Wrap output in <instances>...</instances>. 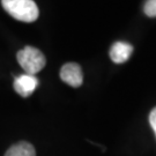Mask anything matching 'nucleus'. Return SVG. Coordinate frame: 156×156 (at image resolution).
<instances>
[{
  "instance_id": "1",
  "label": "nucleus",
  "mask_w": 156,
  "mask_h": 156,
  "mask_svg": "<svg viewBox=\"0 0 156 156\" xmlns=\"http://www.w3.org/2000/svg\"><path fill=\"white\" fill-rule=\"evenodd\" d=\"M1 5L12 17L26 23L38 19L39 11L34 0H1Z\"/></svg>"
},
{
  "instance_id": "2",
  "label": "nucleus",
  "mask_w": 156,
  "mask_h": 156,
  "mask_svg": "<svg viewBox=\"0 0 156 156\" xmlns=\"http://www.w3.org/2000/svg\"><path fill=\"white\" fill-rule=\"evenodd\" d=\"M17 62L24 69L26 74L35 75L44 68L46 64L44 55L34 46H26L20 50L16 55Z\"/></svg>"
},
{
  "instance_id": "3",
  "label": "nucleus",
  "mask_w": 156,
  "mask_h": 156,
  "mask_svg": "<svg viewBox=\"0 0 156 156\" xmlns=\"http://www.w3.org/2000/svg\"><path fill=\"white\" fill-rule=\"evenodd\" d=\"M60 79L71 87H80L83 82V74L80 65L75 62L65 64L60 69Z\"/></svg>"
},
{
  "instance_id": "4",
  "label": "nucleus",
  "mask_w": 156,
  "mask_h": 156,
  "mask_svg": "<svg viewBox=\"0 0 156 156\" xmlns=\"http://www.w3.org/2000/svg\"><path fill=\"white\" fill-rule=\"evenodd\" d=\"M38 86V79L35 75L22 74L14 80V89L22 97H29Z\"/></svg>"
},
{
  "instance_id": "5",
  "label": "nucleus",
  "mask_w": 156,
  "mask_h": 156,
  "mask_svg": "<svg viewBox=\"0 0 156 156\" xmlns=\"http://www.w3.org/2000/svg\"><path fill=\"white\" fill-rule=\"evenodd\" d=\"M133 46L126 42H116L110 49V58L115 64H123L132 56Z\"/></svg>"
},
{
  "instance_id": "6",
  "label": "nucleus",
  "mask_w": 156,
  "mask_h": 156,
  "mask_svg": "<svg viewBox=\"0 0 156 156\" xmlns=\"http://www.w3.org/2000/svg\"><path fill=\"white\" fill-rule=\"evenodd\" d=\"M5 156H36L35 148L31 144L21 141L19 144L13 145L6 151Z\"/></svg>"
},
{
  "instance_id": "7",
  "label": "nucleus",
  "mask_w": 156,
  "mask_h": 156,
  "mask_svg": "<svg viewBox=\"0 0 156 156\" xmlns=\"http://www.w3.org/2000/svg\"><path fill=\"white\" fill-rule=\"evenodd\" d=\"M144 12L147 16L156 17V0H147L144 7Z\"/></svg>"
},
{
  "instance_id": "8",
  "label": "nucleus",
  "mask_w": 156,
  "mask_h": 156,
  "mask_svg": "<svg viewBox=\"0 0 156 156\" xmlns=\"http://www.w3.org/2000/svg\"><path fill=\"white\" fill-rule=\"evenodd\" d=\"M149 124H151V126L156 136V106L151 110V115H149Z\"/></svg>"
}]
</instances>
